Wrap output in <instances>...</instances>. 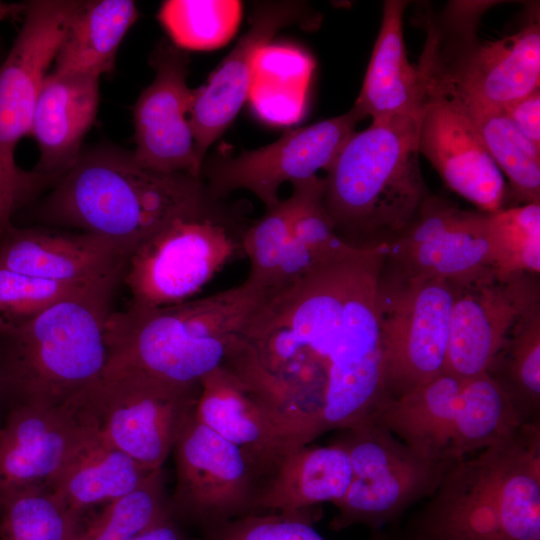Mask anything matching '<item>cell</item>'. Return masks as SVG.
Here are the masks:
<instances>
[{
    "instance_id": "14",
    "label": "cell",
    "mask_w": 540,
    "mask_h": 540,
    "mask_svg": "<svg viewBox=\"0 0 540 540\" xmlns=\"http://www.w3.org/2000/svg\"><path fill=\"white\" fill-rule=\"evenodd\" d=\"M292 194L251 223L243 238L245 279L268 294L284 289L352 250L323 201L325 179L292 183Z\"/></svg>"
},
{
    "instance_id": "4",
    "label": "cell",
    "mask_w": 540,
    "mask_h": 540,
    "mask_svg": "<svg viewBox=\"0 0 540 540\" xmlns=\"http://www.w3.org/2000/svg\"><path fill=\"white\" fill-rule=\"evenodd\" d=\"M266 296L244 280L170 306L112 311L101 377L137 372L173 385H200L205 375L223 366L235 338Z\"/></svg>"
},
{
    "instance_id": "25",
    "label": "cell",
    "mask_w": 540,
    "mask_h": 540,
    "mask_svg": "<svg viewBox=\"0 0 540 540\" xmlns=\"http://www.w3.org/2000/svg\"><path fill=\"white\" fill-rule=\"evenodd\" d=\"M100 77L49 72L35 106L30 135L39 148L34 172L52 184L77 161L99 106Z\"/></svg>"
},
{
    "instance_id": "31",
    "label": "cell",
    "mask_w": 540,
    "mask_h": 540,
    "mask_svg": "<svg viewBox=\"0 0 540 540\" xmlns=\"http://www.w3.org/2000/svg\"><path fill=\"white\" fill-rule=\"evenodd\" d=\"M489 374L526 422L538 420L540 407V302L515 323Z\"/></svg>"
},
{
    "instance_id": "13",
    "label": "cell",
    "mask_w": 540,
    "mask_h": 540,
    "mask_svg": "<svg viewBox=\"0 0 540 540\" xmlns=\"http://www.w3.org/2000/svg\"><path fill=\"white\" fill-rule=\"evenodd\" d=\"M200 389L121 372L101 377L81 400L104 442L156 471L172 452Z\"/></svg>"
},
{
    "instance_id": "26",
    "label": "cell",
    "mask_w": 540,
    "mask_h": 540,
    "mask_svg": "<svg viewBox=\"0 0 540 540\" xmlns=\"http://www.w3.org/2000/svg\"><path fill=\"white\" fill-rule=\"evenodd\" d=\"M352 479L347 451L337 441L328 446L296 448L271 466L260 479L258 513H296L346 494Z\"/></svg>"
},
{
    "instance_id": "38",
    "label": "cell",
    "mask_w": 540,
    "mask_h": 540,
    "mask_svg": "<svg viewBox=\"0 0 540 540\" xmlns=\"http://www.w3.org/2000/svg\"><path fill=\"white\" fill-rule=\"evenodd\" d=\"M512 124L535 146L540 148V90L501 109Z\"/></svg>"
},
{
    "instance_id": "20",
    "label": "cell",
    "mask_w": 540,
    "mask_h": 540,
    "mask_svg": "<svg viewBox=\"0 0 540 540\" xmlns=\"http://www.w3.org/2000/svg\"><path fill=\"white\" fill-rule=\"evenodd\" d=\"M153 81L134 107V159L152 171L200 177L189 112L194 89L187 85L188 58L174 45L161 43L151 56Z\"/></svg>"
},
{
    "instance_id": "36",
    "label": "cell",
    "mask_w": 540,
    "mask_h": 540,
    "mask_svg": "<svg viewBox=\"0 0 540 540\" xmlns=\"http://www.w3.org/2000/svg\"><path fill=\"white\" fill-rule=\"evenodd\" d=\"M104 284H64L31 277L0 266V334L21 327L60 300Z\"/></svg>"
},
{
    "instance_id": "32",
    "label": "cell",
    "mask_w": 540,
    "mask_h": 540,
    "mask_svg": "<svg viewBox=\"0 0 540 540\" xmlns=\"http://www.w3.org/2000/svg\"><path fill=\"white\" fill-rule=\"evenodd\" d=\"M242 17L237 0H167L158 20L173 45L182 50L210 51L226 45Z\"/></svg>"
},
{
    "instance_id": "34",
    "label": "cell",
    "mask_w": 540,
    "mask_h": 540,
    "mask_svg": "<svg viewBox=\"0 0 540 540\" xmlns=\"http://www.w3.org/2000/svg\"><path fill=\"white\" fill-rule=\"evenodd\" d=\"M76 521L48 488L25 489L0 502V540H75Z\"/></svg>"
},
{
    "instance_id": "11",
    "label": "cell",
    "mask_w": 540,
    "mask_h": 540,
    "mask_svg": "<svg viewBox=\"0 0 540 540\" xmlns=\"http://www.w3.org/2000/svg\"><path fill=\"white\" fill-rule=\"evenodd\" d=\"M459 286L397 270L379 284L386 401L445 371L453 304Z\"/></svg>"
},
{
    "instance_id": "27",
    "label": "cell",
    "mask_w": 540,
    "mask_h": 540,
    "mask_svg": "<svg viewBox=\"0 0 540 540\" xmlns=\"http://www.w3.org/2000/svg\"><path fill=\"white\" fill-rule=\"evenodd\" d=\"M404 0L383 3L380 30L353 108L372 121L418 113L425 102L426 88L418 65L409 62L404 38Z\"/></svg>"
},
{
    "instance_id": "2",
    "label": "cell",
    "mask_w": 540,
    "mask_h": 540,
    "mask_svg": "<svg viewBox=\"0 0 540 540\" xmlns=\"http://www.w3.org/2000/svg\"><path fill=\"white\" fill-rule=\"evenodd\" d=\"M215 200L200 177L152 171L132 152L102 147L80 154L37 214L42 226L103 236L133 252L174 218L201 212Z\"/></svg>"
},
{
    "instance_id": "7",
    "label": "cell",
    "mask_w": 540,
    "mask_h": 540,
    "mask_svg": "<svg viewBox=\"0 0 540 540\" xmlns=\"http://www.w3.org/2000/svg\"><path fill=\"white\" fill-rule=\"evenodd\" d=\"M493 2L453 1L441 23L429 22L418 62L426 90L455 94L502 109L539 89V21L497 40L477 38L481 15Z\"/></svg>"
},
{
    "instance_id": "1",
    "label": "cell",
    "mask_w": 540,
    "mask_h": 540,
    "mask_svg": "<svg viewBox=\"0 0 540 540\" xmlns=\"http://www.w3.org/2000/svg\"><path fill=\"white\" fill-rule=\"evenodd\" d=\"M386 245L357 247L268 294L236 337V367L318 436L369 423L386 396L379 284Z\"/></svg>"
},
{
    "instance_id": "28",
    "label": "cell",
    "mask_w": 540,
    "mask_h": 540,
    "mask_svg": "<svg viewBox=\"0 0 540 540\" xmlns=\"http://www.w3.org/2000/svg\"><path fill=\"white\" fill-rule=\"evenodd\" d=\"M154 472L104 442L95 431L48 489L77 517L84 509L133 492Z\"/></svg>"
},
{
    "instance_id": "40",
    "label": "cell",
    "mask_w": 540,
    "mask_h": 540,
    "mask_svg": "<svg viewBox=\"0 0 540 540\" xmlns=\"http://www.w3.org/2000/svg\"><path fill=\"white\" fill-rule=\"evenodd\" d=\"M18 209L0 182V230L12 223V216Z\"/></svg>"
},
{
    "instance_id": "6",
    "label": "cell",
    "mask_w": 540,
    "mask_h": 540,
    "mask_svg": "<svg viewBox=\"0 0 540 540\" xmlns=\"http://www.w3.org/2000/svg\"><path fill=\"white\" fill-rule=\"evenodd\" d=\"M118 285L67 297L0 334L3 401L59 406L77 400L101 378L108 361L106 324Z\"/></svg>"
},
{
    "instance_id": "35",
    "label": "cell",
    "mask_w": 540,
    "mask_h": 540,
    "mask_svg": "<svg viewBox=\"0 0 540 540\" xmlns=\"http://www.w3.org/2000/svg\"><path fill=\"white\" fill-rule=\"evenodd\" d=\"M169 517L159 469L133 492L107 503L84 530H78L75 540H133Z\"/></svg>"
},
{
    "instance_id": "3",
    "label": "cell",
    "mask_w": 540,
    "mask_h": 540,
    "mask_svg": "<svg viewBox=\"0 0 540 540\" xmlns=\"http://www.w3.org/2000/svg\"><path fill=\"white\" fill-rule=\"evenodd\" d=\"M412 540H540V425L453 463Z\"/></svg>"
},
{
    "instance_id": "15",
    "label": "cell",
    "mask_w": 540,
    "mask_h": 540,
    "mask_svg": "<svg viewBox=\"0 0 540 540\" xmlns=\"http://www.w3.org/2000/svg\"><path fill=\"white\" fill-rule=\"evenodd\" d=\"M200 387L197 419L243 450L261 476L284 455L318 437L284 398L224 367L205 375Z\"/></svg>"
},
{
    "instance_id": "21",
    "label": "cell",
    "mask_w": 540,
    "mask_h": 540,
    "mask_svg": "<svg viewBox=\"0 0 540 540\" xmlns=\"http://www.w3.org/2000/svg\"><path fill=\"white\" fill-rule=\"evenodd\" d=\"M132 250L103 236L54 227L0 230V266L31 277L90 286L122 282Z\"/></svg>"
},
{
    "instance_id": "42",
    "label": "cell",
    "mask_w": 540,
    "mask_h": 540,
    "mask_svg": "<svg viewBox=\"0 0 540 540\" xmlns=\"http://www.w3.org/2000/svg\"><path fill=\"white\" fill-rule=\"evenodd\" d=\"M0 401H3L2 388H1V380H0Z\"/></svg>"
},
{
    "instance_id": "18",
    "label": "cell",
    "mask_w": 540,
    "mask_h": 540,
    "mask_svg": "<svg viewBox=\"0 0 540 540\" xmlns=\"http://www.w3.org/2000/svg\"><path fill=\"white\" fill-rule=\"evenodd\" d=\"M386 258L407 275L459 287L497 277L486 213L430 195L410 225L386 242Z\"/></svg>"
},
{
    "instance_id": "22",
    "label": "cell",
    "mask_w": 540,
    "mask_h": 540,
    "mask_svg": "<svg viewBox=\"0 0 540 540\" xmlns=\"http://www.w3.org/2000/svg\"><path fill=\"white\" fill-rule=\"evenodd\" d=\"M536 277H494L459 287L444 372L467 377L488 372L515 323L540 302Z\"/></svg>"
},
{
    "instance_id": "23",
    "label": "cell",
    "mask_w": 540,
    "mask_h": 540,
    "mask_svg": "<svg viewBox=\"0 0 540 540\" xmlns=\"http://www.w3.org/2000/svg\"><path fill=\"white\" fill-rule=\"evenodd\" d=\"M417 141L419 154L452 191L484 213L504 208L503 174L453 97L426 90Z\"/></svg>"
},
{
    "instance_id": "12",
    "label": "cell",
    "mask_w": 540,
    "mask_h": 540,
    "mask_svg": "<svg viewBox=\"0 0 540 540\" xmlns=\"http://www.w3.org/2000/svg\"><path fill=\"white\" fill-rule=\"evenodd\" d=\"M343 431L337 442L349 455L352 479L335 504L334 530L356 524L376 529L391 522L413 503L431 496L453 464L421 456L374 422Z\"/></svg>"
},
{
    "instance_id": "10",
    "label": "cell",
    "mask_w": 540,
    "mask_h": 540,
    "mask_svg": "<svg viewBox=\"0 0 540 540\" xmlns=\"http://www.w3.org/2000/svg\"><path fill=\"white\" fill-rule=\"evenodd\" d=\"M81 2H28L19 33L0 65V182L18 208L47 184L36 172L17 166L15 150L30 135L41 88Z\"/></svg>"
},
{
    "instance_id": "17",
    "label": "cell",
    "mask_w": 540,
    "mask_h": 540,
    "mask_svg": "<svg viewBox=\"0 0 540 540\" xmlns=\"http://www.w3.org/2000/svg\"><path fill=\"white\" fill-rule=\"evenodd\" d=\"M361 119L352 107L340 116L290 130L269 145L216 160L205 170L206 188L215 199L244 189L255 194L265 210L270 209L280 202L283 183L327 172Z\"/></svg>"
},
{
    "instance_id": "30",
    "label": "cell",
    "mask_w": 540,
    "mask_h": 540,
    "mask_svg": "<svg viewBox=\"0 0 540 540\" xmlns=\"http://www.w3.org/2000/svg\"><path fill=\"white\" fill-rule=\"evenodd\" d=\"M445 95L459 103L487 152L508 178L516 198L524 204L540 203V148L523 136L501 109L463 96Z\"/></svg>"
},
{
    "instance_id": "37",
    "label": "cell",
    "mask_w": 540,
    "mask_h": 540,
    "mask_svg": "<svg viewBox=\"0 0 540 540\" xmlns=\"http://www.w3.org/2000/svg\"><path fill=\"white\" fill-rule=\"evenodd\" d=\"M206 540H327L313 526L310 511L255 513L205 531ZM369 540H389L378 534Z\"/></svg>"
},
{
    "instance_id": "19",
    "label": "cell",
    "mask_w": 540,
    "mask_h": 540,
    "mask_svg": "<svg viewBox=\"0 0 540 540\" xmlns=\"http://www.w3.org/2000/svg\"><path fill=\"white\" fill-rule=\"evenodd\" d=\"M95 431L80 399L9 405L0 426V502L25 489L48 488Z\"/></svg>"
},
{
    "instance_id": "8",
    "label": "cell",
    "mask_w": 540,
    "mask_h": 540,
    "mask_svg": "<svg viewBox=\"0 0 540 540\" xmlns=\"http://www.w3.org/2000/svg\"><path fill=\"white\" fill-rule=\"evenodd\" d=\"M371 422L421 456L446 463L487 448L526 423L489 374L467 377L449 372L386 401Z\"/></svg>"
},
{
    "instance_id": "5",
    "label": "cell",
    "mask_w": 540,
    "mask_h": 540,
    "mask_svg": "<svg viewBox=\"0 0 540 540\" xmlns=\"http://www.w3.org/2000/svg\"><path fill=\"white\" fill-rule=\"evenodd\" d=\"M421 112L372 121L347 140L326 172L324 206L348 244L395 238L429 196L419 165Z\"/></svg>"
},
{
    "instance_id": "29",
    "label": "cell",
    "mask_w": 540,
    "mask_h": 540,
    "mask_svg": "<svg viewBox=\"0 0 540 540\" xmlns=\"http://www.w3.org/2000/svg\"><path fill=\"white\" fill-rule=\"evenodd\" d=\"M139 17L131 0L82 1L54 61V71L101 77L114 69L119 46Z\"/></svg>"
},
{
    "instance_id": "33",
    "label": "cell",
    "mask_w": 540,
    "mask_h": 540,
    "mask_svg": "<svg viewBox=\"0 0 540 540\" xmlns=\"http://www.w3.org/2000/svg\"><path fill=\"white\" fill-rule=\"evenodd\" d=\"M487 230L500 279L540 272V203L486 213Z\"/></svg>"
},
{
    "instance_id": "9",
    "label": "cell",
    "mask_w": 540,
    "mask_h": 540,
    "mask_svg": "<svg viewBox=\"0 0 540 540\" xmlns=\"http://www.w3.org/2000/svg\"><path fill=\"white\" fill-rule=\"evenodd\" d=\"M220 200L174 218L135 248L122 278L128 306L159 308L190 300L227 264L245 258L243 238L250 224Z\"/></svg>"
},
{
    "instance_id": "16",
    "label": "cell",
    "mask_w": 540,
    "mask_h": 540,
    "mask_svg": "<svg viewBox=\"0 0 540 540\" xmlns=\"http://www.w3.org/2000/svg\"><path fill=\"white\" fill-rule=\"evenodd\" d=\"M172 451L176 465L173 504L181 514L206 531L258 513L260 469L238 446L199 421L195 409Z\"/></svg>"
},
{
    "instance_id": "24",
    "label": "cell",
    "mask_w": 540,
    "mask_h": 540,
    "mask_svg": "<svg viewBox=\"0 0 540 540\" xmlns=\"http://www.w3.org/2000/svg\"><path fill=\"white\" fill-rule=\"evenodd\" d=\"M300 13L295 3L259 4L251 15L248 31L206 83L194 89L188 118L202 165L208 148L229 127L249 98L259 54L280 29L299 19Z\"/></svg>"
},
{
    "instance_id": "41",
    "label": "cell",
    "mask_w": 540,
    "mask_h": 540,
    "mask_svg": "<svg viewBox=\"0 0 540 540\" xmlns=\"http://www.w3.org/2000/svg\"><path fill=\"white\" fill-rule=\"evenodd\" d=\"M27 8V3H6L0 2V21L23 17Z\"/></svg>"
},
{
    "instance_id": "39",
    "label": "cell",
    "mask_w": 540,
    "mask_h": 540,
    "mask_svg": "<svg viewBox=\"0 0 540 540\" xmlns=\"http://www.w3.org/2000/svg\"><path fill=\"white\" fill-rule=\"evenodd\" d=\"M133 540H183V537L169 517L143 531Z\"/></svg>"
}]
</instances>
